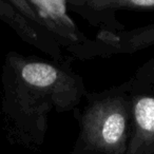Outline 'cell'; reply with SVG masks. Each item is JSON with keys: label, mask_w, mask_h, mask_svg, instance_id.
Returning a JSON list of instances; mask_svg holds the SVG:
<instances>
[{"label": "cell", "mask_w": 154, "mask_h": 154, "mask_svg": "<svg viewBox=\"0 0 154 154\" xmlns=\"http://www.w3.org/2000/svg\"><path fill=\"white\" fill-rule=\"evenodd\" d=\"M22 16L48 32L74 57L82 59L92 39L70 15L68 0H8Z\"/></svg>", "instance_id": "3"}, {"label": "cell", "mask_w": 154, "mask_h": 154, "mask_svg": "<svg viewBox=\"0 0 154 154\" xmlns=\"http://www.w3.org/2000/svg\"><path fill=\"white\" fill-rule=\"evenodd\" d=\"M126 154H154V88L134 87L132 135Z\"/></svg>", "instance_id": "6"}, {"label": "cell", "mask_w": 154, "mask_h": 154, "mask_svg": "<svg viewBox=\"0 0 154 154\" xmlns=\"http://www.w3.org/2000/svg\"><path fill=\"white\" fill-rule=\"evenodd\" d=\"M132 79L99 92L87 93L75 110L79 133L71 154H126L133 127Z\"/></svg>", "instance_id": "2"}, {"label": "cell", "mask_w": 154, "mask_h": 154, "mask_svg": "<svg viewBox=\"0 0 154 154\" xmlns=\"http://www.w3.org/2000/svg\"><path fill=\"white\" fill-rule=\"evenodd\" d=\"M151 47H154V23L117 32L99 30L87 49L84 60L134 54Z\"/></svg>", "instance_id": "4"}, {"label": "cell", "mask_w": 154, "mask_h": 154, "mask_svg": "<svg viewBox=\"0 0 154 154\" xmlns=\"http://www.w3.org/2000/svg\"><path fill=\"white\" fill-rule=\"evenodd\" d=\"M131 79L136 89L145 90L154 88V57L143 62L131 77Z\"/></svg>", "instance_id": "8"}, {"label": "cell", "mask_w": 154, "mask_h": 154, "mask_svg": "<svg viewBox=\"0 0 154 154\" xmlns=\"http://www.w3.org/2000/svg\"><path fill=\"white\" fill-rule=\"evenodd\" d=\"M71 12L99 30L117 32L125 26L116 18V13L129 11H154V0H68Z\"/></svg>", "instance_id": "5"}, {"label": "cell", "mask_w": 154, "mask_h": 154, "mask_svg": "<svg viewBox=\"0 0 154 154\" xmlns=\"http://www.w3.org/2000/svg\"><path fill=\"white\" fill-rule=\"evenodd\" d=\"M0 20L10 26L21 40L49 55L52 59L66 60L61 45L48 32L29 21L8 0H0Z\"/></svg>", "instance_id": "7"}, {"label": "cell", "mask_w": 154, "mask_h": 154, "mask_svg": "<svg viewBox=\"0 0 154 154\" xmlns=\"http://www.w3.org/2000/svg\"><path fill=\"white\" fill-rule=\"evenodd\" d=\"M1 117L5 139L29 150L43 145L52 112L75 111L88 93L66 60L7 53L1 70Z\"/></svg>", "instance_id": "1"}]
</instances>
